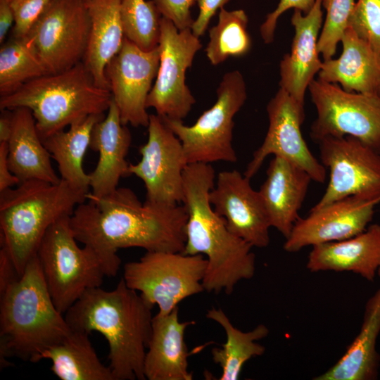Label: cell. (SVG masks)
<instances>
[{
    "mask_svg": "<svg viewBox=\"0 0 380 380\" xmlns=\"http://www.w3.org/2000/svg\"><path fill=\"white\" fill-rule=\"evenodd\" d=\"M187 219L184 205L142 203L130 189L118 187L101 197L89 191L70 224L77 241L96 251L106 276L115 277L121 264L120 248L182 253Z\"/></svg>",
    "mask_w": 380,
    "mask_h": 380,
    "instance_id": "cell-1",
    "label": "cell"
},
{
    "mask_svg": "<svg viewBox=\"0 0 380 380\" xmlns=\"http://www.w3.org/2000/svg\"><path fill=\"white\" fill-rule=\"evenodd\" d=\"M153 308L122 277L112 291L87 290L64 316L71 330L98 331L106 338L114 380H144Z\"/></svg>",
    "mask_w": 380,
    "mask_h": 380,
    "instance_id": "cell-2",
    "label": "cell"
},
{
    "mask_svg": "<svg viewBox=\"0 0 380 380\" xmlns=\"http://www.w3.org/2000/svg\"><path fill=\"white\" fill-rule=\"evenodd\" d=\"M210 163L188 164L183 173L184 198L188 219L185 227V255L201 254L208 261L203 286L208 293L231 294L242 279L255 271L253 246L233 234L225 220L212 208L209 194L215 184Z\"/></svg>",
    "mask_w": 380,
    "mask_h": 380,
    "instance_id": "cell-3",
    "label": "cell"
},
{
    "mask_svg": "<svg viewBox=\"0 0 380 380\" xmlns=\"http://www.w3.org/2000/svg\"><path fill=\"white\" fill-rule=\"evenodd\" d=\"M71 331L52 300L35 254L20 277L0 294L1 366L11 357L37 362L41 353Z\"/></svg>",
    "mask_w": 380,
    "mask_h": 380,
    "instance_id": "cell-4",
    "label": "cell"
},
{
    "mask_svg": "<svg viewBox=\"0 0 380 380\" xmlns=\"http://www.w3.org/2000/svg\"><path fill=\"white\" fill-rule=\"evenodd\" d=\"M87 194L63 179L57 184L27 180L0 191V246L8 251L20 276L47 229L71 216Z\"/></svg>",
    "mask_w": 380,
    "mask_h": 380,
    "instance_id": "cell-5",
    "label": "cell"
},
{
    "mask_svg": "<svg viewBox=\"0 0 380 380\" xmlns=\"http://www.w3.org/2000/svg\"><path fill=\"white\" fill-rule=\"evenodd\" d=\"M110 91L96 85L83 61L64 71L46 74L1 96V110L27 108L43 141L91 115L104 114Z\"/></svg>",
    "mask_w": 380,
    "mask_h": 380,
    "instance_id": "cell-6",
    "label": "cell"
},
{
    "mask_svg": "<svg viewBox=\"0 0 380 380\" xmlns=\"http://www.w3.org/2000/svg\"><path fill=\"white\" fill-rule=\"evenodd\" d=\"M70 217L58 220L47 229L36 253L52 300L63 314L87 290L101 286L106 277L96 251L77 245Z\"/></svg>",
    "mask_w": 380,
    "mask_h": 380,
    "instance_id": "cell-7",
    "label": "cell"
},
{
    "mask_svg": "<svg viewBox=\"0 0 380 380\" xmlns=\"http://www.w3.org/2000/svg\"><path fill=\"white\" fill-rule=\"evenodd\" d=\"M247 99L246 83L239 70L228 72L217 89V100L191 126L182 120L161 118L180 140L188 164L217 161L236 163L232 146L234 118Z\"/></svg>",
    "mask_w": 380,
    "mask_h": 380,
    "instance_id": "cell-8",
    "label": "cell"
},
{
    "mask_svg": "<svg viewBox=\"0 0 380 380\" xmlns=\"http://www.w3.org/2000/svg\"><path fill=\"white\" fill-rule=\"evenodd\" d=\"M207 263L201 254L146 251L124 265L123 279L149 305H158V315H165L184 299L204 291Z\"/></svg>",
    "mask_w": 380,
    "mask_h": 380,
    "instance_id": "cell-9",
    "label": "cell"
},
{
    "mask_svg": "<svg viewBox=\"0 0 380 380\" xmlns=\"http://www.w3.org/2000/svg\"><path fill=\"white\" fill-rule=\"evenodd\" d=\"M317 116L310 136H351L380 153V97L375 93L348 92L337 84L313 80L308 88Z\"/></svg>",
    "mask_w": 380,
    "mask_h": 380,
    "instance_id": "cell-10",
    "label": "cell"
},
{
    "mask_svg": "<svg viewBox=\"0 0 380 380\" xmlns=\"http://www.w3.org/2000/svg\"><path fill=\"white\" fill-rule=\"evenodd\" d=\"M91 19L84 0H52L26 35L47 74L84 61Z\"/></svg>",
    "mask_w": 380,
    "mask_h": 380,
    "instance_id": "cell-11",
    "label": "cell"
},
{
    "mask_svg": "<svg viewBox=\"0 0 380 380\" xmlns=\"http://www.w3.org/2000/svg\"><path fill=\"white\" fill-rule=\"evenodd\" d=\"M158 46L159 68L146 108H154L161 118L182 120L196 103L185 83L186 71L203 46L191 29L179 30L172 21L162 17Z\"/></svg>",
    "mask_w": 380,
    "mask_h": 380,
    "instance_id": "cell-12",
    "label": "cell"
},
{
    "mask_svg": "<svg viewBox=\"0 0 380 380\" xmlns=\"http://www.w3.org/2000/svg\"><path fill=\"white\" fill-rule=\"evenodd\" d=\"M322 164L329 170L324 194L311 210L352 196L380 198V153L351 136L319 141Z\"/></svg>",
    "mask_w": 380,
    "mask_h": 380,
    "instance_id": "cell-13",
    "label": "cell"
},
{
    "mask_svg": "<svg viewBox=\"0 0 380 380\" xmlns=\"http://www.w3.org/2000/svg\"><path fill=\"white\" fill-rule=\"evenodd\" d=\"M148 140L139 148L141 160L129 164V175L144 184L148 203L164 207L183 201V173L188 165L182 143L158 115L151 114Z\"/></svg>",
    "mask_w": 380,
    "mask_h": 380,
    "instance_id": "cell-14",
    "label": "cell"
},
{
    "mask_svg": "<svg viewBox=\"0 0 380 380\" xmlns=\"http://www.w3.org/2000/svg\"><path fill=\"white\" fill-rule=\"evenodd\" d=\"M269 127L261 146L243 173L250 179L270 155L281 157L306 171L312 181L324 183L326 167L310 152L300 131L304 107L279 87L267 106Z\"/></svg>",
    "mask_w": 380,
    "mask_h": 380,
    "instance_id": "cell-15",
    "label": "cell"
},
{
    "mask_svg": "<svg viewBox=\"0 0 380 380\" xmlns=\"http://www.w3.org/2000/svg\"><path fill=\"white\" fill-rule=\"evenodd\" d=\"M159 63L158 46L146 51L125 37L120 50L107 64L105 75L123 125L148 127L146 100Z\"/></svg>",
    "mask_w": 380,
    "mask_h": 380,
    "instance_id": "cell-16",
    "label": "cell"
},
{
    "mask_svg": "<svg viewBox=\"0 0 380 380\" xmlns=\"http://www.w3.org/2000/svg\"><path fill=\"white\" fill-rule=\"evenodd\" d=\"M209 200L233 234L253 247L269 245L271 225L268 215L260 193L252 188L250 179L236 170L220 172Z\"/></svg>",
    "mask_w": 380,
    "mask_h": 380,
    "instance_id": "cell-17",
    "label": "cell"
},
{
    "mask_svg": "<svg viewBox=\"0 0 380 380\" xmlns=\"http://www.w3.org/2000/svg\"><path fill=\"white\" fill-rule=\"evenodd\" d=\"M380 198L357 196L336 201L299 218L284 243V249L296 253L308 246L337 241L363 232L372 221Z\"/></svg>",
    "mask_w": 380,
    "mask_h": 380,
    "instance_id": "cell-18",
    "label": "cell"
},
{
    "mask_svg": "<svg viewBox=\"0 0 380 380\" xmlns=\"http://www.w3.org/2000/svg\"><path fill=\"white\" fill-rule=\"evenodd\" d=\"M322 0H316L312 8L303 14L294 9L291 22L295 30L291 51L284 56L279 65L280 88L304 107L305 91L320 70L319 33L322 27Z\"/></svg>",
    "mask_w": 380,
    "mask_h": 380,
    "instance_id": "cell-19",
    "label": "cell"
},
{
    "mask_svg": "<svg viewBox=\"0 0 380 380\" xmlns=\"http://www.w3.org/2000/svg\"><path fill=\"white\" fill-rule=\"evenodd\" d=\"M131 142L130 131L122 123L112 98L107 114L95 124L91 134L89 147L99 153L97 165L89 174L91 194L101 197L111 194L120 179L129 175L126 156Z\"/></svg>",
    "mask_w": 380,
    "mask_h": 380,
    "instance_id": "cell-20",
    "label": "cell"
},
{
    "mask_svg": "<svg viewBox=\"0 0 380 380\" xmlns=\"http://www.w3.org/2000/svg\"><path fill=\"white\" fill-rule=\"evenodd\" d=\"M312 178L303 169L278 156H274L267 170V177L258 191L271 227L286 239L300 218Z\"/></svg>",
    "mask_w": 380,
    "mask_h": 380,
    "instance_id": "cell-21",
    "label": "cell"
},
{
    "mask_svg": "<svg viewBox=\"0 0 380 380\" xmlns=\"http://www.w3.org/2000/svg\"><path fill=\"white\" fill-rule=\"evenodd\" d=\"M194 321L181 322L179 308L165 315L153 317L152 333L144 362V374L148 380H191L188 370V348L184 341L186 329Z\"/></svg>",
    "mask_w": 380,
    "mask_h": 380,
    "instance_id": "cell-22",
    "label": "cell"
},
{
    "mask_svg": "<svg viewBox=\"0 0 380 380\" xmlns=\"http://www.w3.org/2000/svg\"><path fill=\"white\" fill-rule=\"evenodd\" d=\"M380 265V224L344 240L312 246L307 268L319 271L353 272L372 281Z\"/></svg>",
    "mask_w": 380,
    "mask_h": 380,
    "instance_id": "cell-23",
    "label": "cell"
},
{
    "mask_svg": "<svg viewBox=\"0 0 380 380\" xmlns=\"http://www.w3.org/2000/svg\"><path fill=\"white\" fill-rule=\"evenodd\" d=\"M341 42V54L322 62L318 79L338 83L348 92L376 94L380 80V56L349 27Z\"/></svg>",
    "mask_w": 380,
    "mask_h": 380,
    "instance_id": "cell-24",
    "label": "cell"
},
{
    "mask_svg": "<svg viewBox=\"0 0 380 380\" xmlns=\"http://www.w3.org/2000/svg\"><path fill=\"white\" fill-rule=\"evenodd\" d=\"M12 110V131L7 142L11 171L20 182L31 179L52 184L61 181L51 162V154L39 137L32 112L27 108Z\"/></svg>",
    "mask_w": 380,
    "mask_h": 380,
    "instance_id": "cell-25",
    "label": "cell"
},
{
    "mask_svg": "<svg viewBox=\"0 0 380 380\" xmlns=\"http://www.w3.org/2000/svg\"><path fill=\"white\" fill-rule=\"evenodd\" d=\"M380 332V289L369 298L360 331L346 353L315 380H373L378 376L380 357L376 349Z\"/></svg>",
    "mask_w": 380,
    "mask_h": 380,
    "instance_id": "cell-26",
    "label": "cell"
},
{
    "mask_svg": "<svg viewBox=\"0 0 380 380\" xmlns=\"http://www.w3.org/2000/svg\"><path fill=\"white\" fill-rule=\"evenodd\" d=\"M91 30L84 63L99 87L109 89L105 70L120 50L125 39L121 0H88Z\"/></svg>",
    "mask_w": 380,
    "mask_h": 380,
    "instance_id": "cell-27",
    "label": "cell"
},
{
    "mask_svg": "<svg viewBox=\"0 0 380 380\" xmlns=\"http://www.w3.org/2000/svg\"><path fill=\"white\" fill-rule=\"evenodd\" d=\"M104 117V114L89 115L71 125L68 130L42 141L58 165L61 179L84 194L90 191V182L89 174L83 169V158L89 147L94 126Z\"/></svg>",
    "mask_w": 380,
    "mask_h": 380,
    "instance_id": "cell-28",
    "label": "cell"
},
{
    "mask_svg": "<svg viewBox=\"0 0 380 380\" xmlns=\"http://www.w3.org/2000/svg\"><path fill=\"white\" fill-rule=\"evenodd\" d=\"M89 335L72 330L61 341L41 353L37 362L50 360L51 370L61 380H114L110 367L99 359Z\"/></svg>",
    "mask_w": 380,
    "mask_h": 380,
    "instance_id": "cell-29",
    "label": "cell"
},
{
    "mask_svg": "<svg viewBox=\"0 0 380 380\" xmlns=\"http://www.w3.org/2000/svg\"><path fill=\"white\" fill-rule=\"evenodd\" d=\"M205 316L218 323L224 329L227 336L222 348H215L211 351L213 360L222 369L219 379L236 380L248 360L265 353V346L257 341L265 338L269 329L265 325L259 324L251 331H242L232 324L220 308H212L208 310Z\"/></svg>",
    "mask_w": 380,
    "mask_h": 380,
    "instance_id": "cell-30",
    "label": "cell"
},
{
    "mask_svg": "<svg viewBox=\"0 0 380 380\" xmlns=\"http://www.w3.org/2000/svg\"><path fill=\"white\" fill-rule=\"evenodd\" d=\"M248 23L243 9L220 10L217 24L209 30L210 41L205 49L211 65H217L229 57H241L250 51L252 41Z\"/></svg>",
    "mask_w": 380,
    "mask_h": 380,
    "instance_id": "cell-31",
    "label": "cell"
},
{
    "mask_svg": "<svg viewBox=\"0 0 380 380\" xmlns=\"http://www.w3.org/2000/svg\"><path fill=\"white\" fill-rule=\"evenodd\" d=\"M47 74L26 37H13L0 49V94H9L28 81Z\"/></svg>",
    "mask_w": 380,
    "mask_h": 380,
    "instance_id": "cell-32",
    "label": "cell"
},
{
    "mask_svg": "<svg viewBox=\"0 0 380 380\" xmlns=\"http://www.w3.org/2000/svg\"><path fill=\"white\" fill-rule=\"evenodd\" d=\"M120 18L126 39L144 51L159 44L162 15L154 2L121 0Z\"/></svg>",
    "mask_w": 380,
    "mask_h": 380,
    "instance_id": "cell-33",
    "label": "cell"
},
{
    "mask_svg": "<svg viewBox=\"0 0 380 380\" xmlns=\"http://www.w3.org/2000/svg\"><path fill=\"white\" fill-rule=\"evenodd\" d=\"M326 18L318 39V51L324 61L332 58L338 42L348 29L355 0H322Z\"/></svg>",
    "mask_w": 380,
    "mask_h": 380,
    "instance_id": "cell-34",
    "label": "cell"
},
{
    "mask_svg": "<svg viewBox=\"0 0 380 380\" xmlns=\"http://www.w3.org/2000/svg\"><path fill=\"white\" fill-rule=\"evenodd\" d=\"M348 27L380 56V0H357Z\"/></svg>",
    "mask_w": 380,
    "mask_h": 380,
    "instance_id": "cell-35",
    "label": "cell"
},
{
    "mask_svg": "<svg viewBox=\"0 0 380 380\" xmlns=\"http://www.w3.org/2000/svg\"><path fill=\"white\" fill-rule=\"evenodd\" d=\"M14 13L13 37H25L52 0H9Z\"/></svg>",
    "mask_w": 380,
    "mask_h": 380,
    "instance_id": "cell-36",
    "label": "cell"
},
{
    "mask_svg": "<svg viewBox=\"0 0 380 380\" xmlns=\"http://www.w3.org/2000/svg\"><path fill=\"white\" fill-rule=\"evenodd\" d=\"M162 17L173 23L179 30L191 29L194 20L191 8L197 0H152Z\"/></svg>",
    "mask_w": 380,
    "mask_h": 380,
    "instance_id": "cell-37",
    "label": "cell"
},
{
    "mask_svg": "<svg viewBox=\"0 0 380 380\" xmlns=\"http://www.w3.org/2000/svg\"><path fill=\"white\" fill-rule=\"evenodd\" d=\"M316 0H279L276 8L266 16L260 27L262 39L265 44L273 42L279 18L286 11L293 8L307 14L313 7Z\"/></svg>",
    "mask_w": 380,
    "mask_h": 380,
    "instance_id": "cell-38",
    "label": "cell"
},
{
    "mask_svg": "<svg viewBox=\"0 0 380 380\" xmlns=\"http://www.w3.org/2000/svg\"><path fill=\"white\" fill-rule=\"evenodd\" d=\"M230 0H197L198 14L194 20L191 30L193 34L200 37L203 36L211 18Z\"/></svg>",
    "mask_w": 380,
    "mask_h": 380,
    "instance_id": "cell-39",
    "label": "cell"
},
{
    "mask_svg": "<svg viewBox=\"0 0 380 380\" xmlns=\"http://www.w3.org/2000/svg\"><path fill=\"white\" fill-rule=\"evenodd\" d=\"M20 277L8 251L0 248V294Z\"/></svg>",
    "mask_w": 380,
    "mask_h": 380,
    "instance_id": "cell-40",
    "label": "cell"
},
{
    "mask_svg": "<svg viewBox=\"0 0 380 380\" xmlns=\"http://www.w3.org/2000/svg\"><path fill=\"white\" fill-rule=\"evenodd\" d=\"M19 179L11 171L7 142H0V191L17 186Z\"/></svg>",
    "mask_w": 380,
    "mask_h": 380,
    "instance_id": "cell-41",
    "label": "cell"
},
{
    "mask_svg": "<svg viewBox=\"0 0 380 380\" xmlns=\"http://www.w3.org/2000/svg\"><path fill=\"white\" fill-rule=\"evenodd\" d=\"M15 21L9 0H0V42L2 44Z\"/></svg>",
    "mask_w": 380,
    "mask_h": 380,
    "instance_id": "cell-42",
    "label": "cell"
},
{
    "mask_svg": "<svg viewBox=\"0 0 380 380\" xmlns=\"http://www.w3.org/2000/svg\"><path fill=\"white\" fill-rule=\"evenodd\" d=\"M0 142H8L12 131V110H1Z\"/></svg>",
    "mask_w": 380,
    "mask_h": 380,
    "instance_id": "cell-43",
    "label": "cell"
},
{
    "mask_svg": "<svg viewBox=\"0 0 380 380\" xmlns=\"http://www.w3.org/2000/svg\"><path fill=\"white\" fill-rule=\"evenodd\" d=\"M376 94L380 97V80L376 90Z\"/></svg>",
    "mask_w": 380,
    "mask_h": 380,
    "instance_id": "cell-44",
    "label": "cell"
},
{
    "mask_svg": "<svg viewBox=\"0 0 380 380\" xmlns=\"http://www.w3.org/2000/svg\"><path fill=\"white\" fill-rule=\"evenodd\" d=\"M377 273H378V275H379V277H380V265H379V268H378V270H377Z\"/></svg>",
    "mask_w": 380,
    "mask_h": 380,
    "instance_id": "cell-45",
    "label": "cell"
},
{
    "mask_svg": "<svg viewBox=\"0 0 380 380\" xmlns=\"http://www.w3.org/2000/svg\"><path fill=\"white\" fill-rule=\"evenodd\" d=\"M84 1H87L88 0H84Z\"/></svg>",
    "mask_w": 380,
    "mask_h": 380,
    "instance_id": "cell-46",
    "label": "cell"
}]
</instances>
